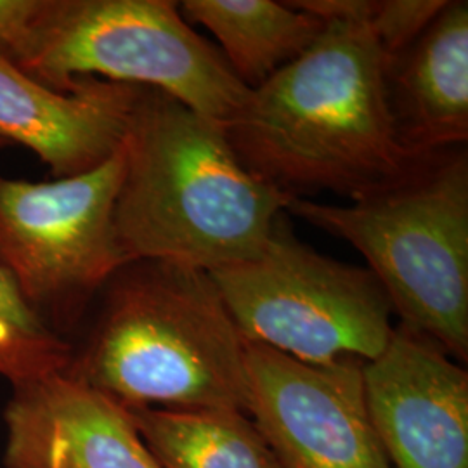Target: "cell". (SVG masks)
<instances>
[{
  "instance_id": "obj_1",
  "label": "cell",
  "mask_w": 468,
  "mask_h": 468,
  "mask_svg": "<svg viewBox=\"0 0 468 468\" xmlns=\"http://www.w3.org/2000/svg\"><path fill=\"white\" fill-rule=\"evenodd\" d=\"M222 125L239 162L292 198L356 200L413 158L394 131L384 54L359 21L324 23L318 40Z\"/></svg>"
},
{
  "instance_id": "obj_2",
  "label": "cell",
  "mask_w": 468,
  "mask_h": 468,
  "mask_svg": "<svg viewBox=\"0 0 468 468\" xmlns=\"http://www.w3.org/2000/svg\"><path fill=\"white\" fill-rule=\"evenodd\" d=\"M122 154L115 224L129 261L208 272L249 261L293 200L239 162L222 123L156 89H139Z\"/></svg>"
},
{
  "instance_id": "obj_3",
  "label": "cell",
  "mask_w": 468,
  "mask_h": 468,
  "mask_svg": "<svg viewBox=\"0 0 468 468\" xmlns=\"http://www.w3.org/2000/svg\"><path fill=\"white\" fill-rule=\"evenodd\" d=\"M98 299L82 347L71 351L69 377L131 410L249 415L247 342L208 271L129 261Z\"/></svg>"
},
{
  "instance_id": "obj_4",
  "label": "cell",
  "mask_w": 468,
  "mask_h": 468,
  "mask_svg": "<svg viewBox=\"0 0 468 468\" xmlns=\"http://www.w3.org/2000/svg\"><path fill=\"white\" fill-rule=\"evenodd\" d=\"M286 214L352 245L399 324L467 363V146L413 156L396 179L349 205L293 198Z\"/></svg>"
},
{
  "instance_id": "obj_5",
  "label": "cell",
  "mask_w": 468,
  "mask_h": 468,
  "mask_svg": "<svg viewBox=\"0 0 468 468\" xmlns=\"http://www.w3.org/2000/svg\"><path fill=\"white\" fill-rule=\"evenodd\" d=\"M17 68L56 90L82 77L156 89L218 123L250 92L172 0H42Z\"/></svg>"
},
{
  "instance_id": "obj_6",
  "label": "cell",
  "mask_w": 468,
  "mask_h": 468,
  "mask_svg": "<svg viewBox=\"0 0 468 468\" xmlns=\"http://www.w3.org/2000/svg\"><path fill=\"white\" fill-rule=\"evenodd\" d=\"M210 276L245 342L303 363L373 361L394 332V311L375 274L309 247L286 212L259 255Z\"/></svg>"
},
{
  "instance_id": "obj_7",
  "label": "cell",
  "mask_w": 468,
  "mask_h": 468,
  "mask_svg": "<svg viewBox=\"0 0 468 468\" xmlns=\"http://www.w3.org/2000/svg\"><path fill=\"white\" fill-rule=\"evenodd\" d=\"M122 174V148L94 170L49 183L0 174V268L56 332L84 318L129 262L115 224Z\"/></svg>"
},
{
  "instance_id": "obj_8",
  "label": "cell",
  "mask_w": 468,
  "mask_h": 468,
  "mask_svg": "<svg viewBox=\"0 0 468 468\" xmlns=\"http://www.w3.org/2000/svg\"><path fill=\"white\" fill-rule=\"evenodd\" d=\"M245 357L249 417L282 468H392L369 420L365 361L313 365L249 342Z\"/></svg>"
},
{
  "instance_id": "obj_9",
  "label": "cell",
  "mask_w": 468,
  "mask_h": 468,
  "mask_svg": "<svg viewBox=\"0 0 468 468\" xmlns=\"http://www.w3.org/2000/svg\"><path fill=\"white\" fill-rule=\"evenodd\" d=\"M363 384L390 467L468 468L467 369L431 338L394 326Z\"/></svg>"
},
{
  "instance_id": "obj_10",
  "label": "cell",
  "mask_w": 468,
  "mask_h": 468,
  "mask_svg": "<svg viewBox=\"0 0 468 468\" xmlns=\"http://www.w3.org/2000/svg\"><path fill=\"white\" fill-rule=\"evenodd\" d=\"M5 468H160L133 411L67 371L13 387Z\"/></svg>"
},
{
  "instance_id": "obj_11",
  "label": "cell",
  "mask_w": 468,
  "mask_h": 468,
  "mask_svg": "<svg viewBox=\"0 0 468 468\" xmlns=\"http://www.w3.org/2000/svg\"><path fill=\"white\" fill-rule=\"evenodd\" d=\"M139 89L82 77L56 90L0 59V135L34 151L54 179L80 176L122 148Z\"/></svg>"
},
{
  "instance_id": "obj_12",
  "label": "cell",
  "mask_w": 468,
  "mask_h": 468,
  "mask_svg": "<svg viewBox=\"0 0 468 468\" xmlns=\"http://www.w3.org/2000/svg\"><path fill=\"white\" fill-rule=\"evenodd\" d=\"M385 87L396 137L410 156L467 146V0H446L429 28L385 63Z\"/></svg>"
},
{
  "instance_id": "obj_13",
  "label": "cell",
  "mask_w": 468,
  "mask_h": 468,
  "mask_svg": "<svg viewBox=\"0 0 468 468\" xmlns=\"http://www.w3.org/2000/svg\"><path fill=\"white\" fill-rule=\"evenodd\" d=\"M186 21L214 35L238 80L257 89L309 49L324 30L318 17L274 0H185Z\"/></svg>"
},
{
  "instance_id": "obj_14",
  "label": "cell",
  "mask_w": 468,
  "mask_h": 468,
  "mask_svg": "<svg viewBox=\"0 0 468 468\" xmlns=\"http://www.w3.org/2000/svg\"><path fill=\"white\" fill-rule=\"evenodd\" d=\"M131 411L160 468H282L243 411L165 408Z\"/></svg>"
},
{
  "instance_id": "obj_15",
  "label": "cell",
  "mask_w": 468,
  "mask_h": 468,
  "mask_svg": "<svg viewBox=\"0 0 468 468\" xmlns=\"http://www.w3.org/2000/svg\"><path fill=\"white\" fill-rule=\"evenodd\" d=\"M71 351L0 268V377L16 387L65 371Z\"/></svg>"
},
{
  "instance_id": "obj_16",
  "label": "cell",
  "mask_w": 468,
  "mask_h": 468,
  "mask_svg": "<svg viewBox=\"0 0 468 468\" xmlns=\"http://www.w3.org/2000/svg\"><path fill=\"white\" fill-rule=\"evenodd\" d=\"M446 0H375L369 32L385 63L408 49L444 7Z\"/></svg>"
},
{
  "instance_id": "obj_17",
  "label": "cell",
  "mask_w": 468,
  "mask_h": 468,
  "mask_svg": "<svg viewBox=\"0 0 468 468\" xmlns=\"http://www.w3.org/2000/svg\"><path fill=\"white\" fill-rule=\"evenodd\" d=\"M42 0H0V59L19 67L25 59Z\"/></svg>"
},
{
  "instance_id": "obj_18",
  "label": "cell",
  "mask_w": 468,
  "mask_h": 468,
  "mask_svg": "<svg viewBox=\"0 0 468 468\" xmlns=\"http://www.w3.org/2000/svg\"><path fill=\"white\" fill-rule=\"evenodd\" d=\"M7 146H11V143L0 135V150H4V148H7Z\"/></svg>"
}]
</instances>
